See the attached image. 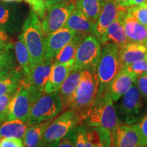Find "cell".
I'll list each match as a JSON object with an SVG mask.
<instances>
[{"mask_svg": "<svg viewBox=\"0 0 147 147\" xmlns=\"http://www.w3.org/2000/svg\"><path fill=\"white\" fill-rule=\"evenodd\" d=\"M30 6L32 11L34 12L40 19L45 17L47 11L45 0H25Z\"/></svg>", "mask_w": 147, "mask_h": 147, "instance_id": "836d02e7", "label": "cell"}, {"mask_svg": "<svg viewBox=\"0 0 147 147\" xmlns=\"http://www.w3.org/2000/svg\"><path fill=\"white\" fill-rule=\"evenodd\" d=\"M136 76L129 73L126 69L122 68L108 87L113 102H116L131 87L135 82Z\"/></svg>", "mask_w": 147, "mask_h": 147, "instance_id": "e0dca14e", "label": "cell"}, {"mask_svg": "<svg viewBox=\"0 0 147 147\" xmlns=\"http://www.w3.org/2000/svg\"><path fill=\"white\" fill-rule=\"evenodd\" d=\"M43 93L29 85L23 77L9 103L8 120L19 119L27 123L33 105Z\"/></svg>", "mask_w": 147, "mask_h": 147, "instance_id": "5b68a950", "label": "cell"}, {"mask_svg": "<svg viewBox=\"0 0 147 147\" xmlns=\"http://www.w3.org/2000/svg\"><path fill=\"white\" fill-rule=\"evenodd\" d=\"M99 92L96 69H83L68 109L80 114L93 104Z\"/></svg>", "mask_w": 147, "mask_h": 147, "instance_id": "8992f818", "label": "cell"}, {"mask_svg": "<svg viewBox=\"0 0 147 147\" xmlns=\"http://www.w3.org/2000/svg\"><path fill=\"white\" fill-rule=\"evenodd\" d=\"M80 125L87 127L103 128L109 131L112 136L120 123L108 89L98 93L93 104L80 113Z\"/></svg>", "mask_w": 147, "mask_h": 147, "instance_id": "6da1fadb", "label": "cell"}, {"mask_svg": "<svg viewBox=\"0 0 147 147\" xmlns=\"http://www.w3.org/2000/svg\"><path fill=\"white\" fill-rule=\"evenodd\" d=\"M12 47V44L0 54V73L12 70L17 67Z\"/></svg>", "mask_w": 147, "mask_h": 147, "instance_id": "f546056e", "label": "cell"}, {"mask_svg": "<svg viewBox=\"0 0 147 147\" xmlns=\"http://www.w3.org/2000/svg\"><path fill=\"white\" fill-rule=\"evenodd\" d=\"M76 34L93 35L94 24L91 23L81 11L75 8L67 20L65 26Z\"/></svg>", "mask_w": 147, "mask_h": 147, "instance_id": "ffe728a7", "label": "cell"}, {"mask_svg": "<svg viewBox=\"0 0 147 147\" xmlns=\"http://www.w3.org/2000/svg\"><path fill=\"white\" fill-rule=\"evenodd\" d=\"M22 32L19 36L23 40L29 51L31 59V68L45 59V37L42 32L40 18L31 10L24 21Z\"/></svg>", "mask_w": 147, "mask_h": 147, "instance_id": "7a4b0ae2", "label": "cell"}, {"mask_svg": "<svg viewBox=\"0 0 147 147\" xmlns=\"http://www.w3.org/2000/svg\"><path fill=\"white\" fill-rule=\"evenodd\" d=\"M28 127L26 122L19 119L5 121L0 125V138H16L23 140Z\"/></svg>", "mask_w": 147, "mask_h": 147, "instance_id": "cb8c5ba5", "label": "cell"}, {"mask_svg": "<svg viewBox=\"0 0 147 147\" xmlns=\"http://www.w3.org/2000/svg\"><path fill=\"white\" fill-rule=\"evenodd\" d=\"M53 119L29 126L23 139L25 146L40 147L43 134Z\"/></svg>", "mask_w": 147, "mask_h": 147, "instance_id": "d4e9b609", "label": "cell"}, {"mask_svg": "<svg viewBox=\"0 0 147 147\" xmlns=\"http://www.w3.org/2000/svg\"><path fill=\"white\" fill-rule=\"evenodd\" d=\"M14 53L18 66L23 71L24 76L28 75L31 69V59L29 51L23 40L18 36V40L14 44Z\"/></svg>", "mask_w": 147, "mask_h": 147, "instance_id": "f1b7e54d", "label": "cell"}, {"mask_svg": "<svg viewBox=\"0 0 147 147\" xmlns=\"http://www.w3.org/2000/svg\"><path fill=\"white\" fill-rule=\"evenodd\" d=\"M86 147H114L113 136L101 127H87Z\"/></svg>", "mask_w": 147, "mask_h": 147, "instance_id": "7402d4cb", "label": "cell"}, {"mask_svg": "<svg viewBox=\"0 0 147 147\" xmlns=\"http://www.w3.org/2000/svg\"><path fill=\"white\" fill-rule=\"evenodd\" d=\"M74 67V59L65 63H53L50 75L45 87V93H51L58 91Z\"/></svg>", "mask_w": 147, "mask_h": 147, "instance_id": "9a60e30c", "label": "cell"}, {"mask_svg": "<svg viewBox=\"0 0 147 147\" xmlns=\"http://www.w3.org/2000/svg\"><path fill=\"white\" fill-rule=\"evenodd\" d=\"M0 42H1V40H0ZM3 43H4V42H3Z\"/></svg>", "mask_w": 147, "mask_h": 147, "instance_id": "c3c4849f", "label": "cell"}, {"mask_svg": "<svg viewBox=\"0 0 147 147\" xmlns=\"http://www.w3.org/2000/svg\"><path fill=\"white\" fill-rule=\"evenodd\" d=\"M82 70L83 69L74 67L73 70L64 80L59 90V94L61 100L63 110L67 109L69 104H71L74 95L80 81V75Z\"/></svg>", "mask_w": 147, "mask_h": 147, "instance_id": "d6986e66", "label": "cell"}, {"mask_svg": "<svg viewBox=\"0 0 147 147\" xmlns=\"http://www.w3.org/2000/svg\"><path fill=\"white\" fill-rule=\"evenodd\" d=\"M63 110L59 91L51 93H44L33 105L27 121V125L51 120Z\"/></svg>", "mask_w": 147, "mask_h": 147, "instance_id": "52a82bcc", "label": "cell"}, {"mask_svg": "<svg viewBox=\"0 0 147 147\" xmlns=\"http://www.w3.org/2000/svg\"><path fill=\"white\" fill-rule=\"evenodd\" d=\"M117 4L121 5V6L127 7L128 0H116Z\"/></svg>", "mask_w": 147, "mask_h": 147, "instance_id": "7bdbcfd3", "label": "cell"}, {"mask_svg": "<svg viewBox=\"0 0 147 147\" xmlns=\"http://www.w3.org/2000/svg\"><path fill=\"white\" fill-rule=\"evenodd\" d=\"M23 16L16 5L0 3V30L7 34L14 35L22 29Z\"/></svg>", "mask_w": 147, "mask_h": 147, "instance_id": "7c38bea8", "label": "cell"}, {"mask_svg": "<svg viewBox=\"0 0 147 147\" xmlns=\"http://www.w3.org/2000/svg\"><path fill=\"white\" fill-rule=\"evenodd\" d=\"M52 65L53 59H45L33 66L28 75L24 78L29 85L45 93V87L50 75Z\"/></svg>", "mask_w": 147, "mask_h": 147, "instance_id": "2e32d148", "label": "cell"}, {"mask_svg": "<svg viewBox=\"0 0 147 147\" xmlns=\"http://www.w3.org/2000/svg\"><path fill=\"white\" fill-rule=\"evenodd\" d=\"M123 17H119L112 22L108 27L106 34V43L112 42L119 49L129 43L123 24Z\"/></svg>", "mask_w": 147, "mask_h": 147, "instance_id": "603a6c76", "label": "cell"}, {"mask_svg": "<svg viewBox=\"0 0 147 147\" xmlns=\"http://www.w3.org/2000/svg\"><path fill=\"white\" fill-rule=\"evenodd\" d=\"M114 147H141L136 124L119 123L113 135Z\"/></svg>", "mask_w": 147, "mask_h": 147, "instance_id": "5bb4252c", "label": "cell"}, {"mask_svg": "<svg viewBox=\"0 0 147 147\" xmlns=\"http://www.w3.org/2000/svg\"><path fill=\"white\" fill-rule=\"evenodd\" d=\"M76 127L74 128L71 131H69L67 135L62 138L61 139L56 141L49 145L48 147H74Z\"/></svg>", "mask_w": 147, "mask_h": 147, "instance_id": "e575fe53", "label": "cell"}, {"mask_svg": "<svg viewBox=\"0 0 147 147\" xmlns=\"http://www.w3.org/2000/svg\"><path fill=\"white\" fill-rule=\"evenodd\" d=\"M102 45L96 37L87 35L79 45L74 58V68L96 69L100 58Z\"/></svg>", "mask_w": 147, "mask_h": 147, "instance_id": "9c48e42d", "label": "cell"}, {"mask_svg": "<svg viewBox=\"0 0 147 147\" xmlns=\"http://www.w3.org/2000/svg\"><path fill=\"white\" fill-rule=\"evenodd\" d=\"M123 68L126 69L129 72L136 77L147 73V58L136 61Z\"/></svg>", "mask_w": 147, "mask_h": 147, "instance_id": "1f68e13d", "label": "cell"}, {"mask_svg": "<svg viewBox=\"0 0 147 147\" xmlns=\"http://www.w3.org/2000/svg\"><path fill=\"white\" fill-rule=\"evenodd\" d=\"M140 136V142L141 147H144L147 144V113L138 123H135Z\"/></svg>", "mask_w": 147, "mask_h": 147, "instance_id": "d590c367", "label": "cell"}, {"mask_svg": "<svg viewBox=\"0 0 147 147\" xmlns=\"http://www.w3.org/2000/svg\"><path fill=\"white\" fill-rule=\"evenodd\" d=\"M76 8V0H69L47 8L42 18V32L45 37L65 26L73 10Z\"/></svg>", "mask_w": 147, "mask_h": 147, "instance_id": "30bf717a", "label": "cell"}, {"mask_svg": "<svg viewBox=\"0 0 147 147\" xmlns=\"http://www.w3.org/2000/svg\"><path fill=\"white\" fill-rule=\"evenodd\" d=\"M86 131L87 127L82 125L76 127L74 147H86Z\"/></svg>", "mask_w": 147, "mask_h": 147, "instance_id": "8d00e7d4", "label": "cell"}, {"mask_svg": "<svg viewBox=\"0 0 147 147\" xmlns=\"http://www.w3.org/2000/svg\"><path fill=\"white\" fill-rule=\"evenodd\" d=\"M147 58V46L129 42L120 49V59L123 67L136 61Z\"/></svg>", "mask_w": 147, "mask_h": 147, "instance_id": "44dd1931", "label": "cell"}, {"mask_svg": "<svg viewBox=\"0 0 147 147\" xmlns=\"http://www.w3.org/2000/svg\"><path fill=\"white\" fill-rule=\"evenodd\" d=\"M144 147H147V144H146V146H144Z\"/></svg>", "mask_w": 147, "mask_h": 147, "instance_id": "7dc6e473", "label": "cell"}, {"mask_svg": "<svg viewBox=\"0 0 147 147\" xmlns=\"http://www.w3.org/2000/svg\"><path fill=\"white\" fill-rule=\"evenodd\" d=\"M0 147H25L22 139L16 138H0Z\"/></svg>", "mask_w": 147, "mask_h": 147, "instance_id": "74e56055", "label": "cell"}, {"mask_svg": "<svg viewBox=\"0 0 147 147\" xmlns=\"http://www.w3.org/2000/svg\"><path fill=\"white\" fill-rule=\"evenodd\" d=\"M116 102L115 108L117 118L124 123L135 124L146 115L144 110H146L147 101L135 82Z\"/></svg>", "mask_w": 147, "mask_h": 147, "instance_id": "3957f363", "label": "cell"}, {"mask_svg": "<svg viewBox=\"0 0 147 147\" xmlns=\"http://www.w3.org/2000/svg\"><path fill=\"white\" fill-rule=\"evenodd\" d=\"M23 77V70L19 66H17L0 78V97L15 91Z\"/></svg>", "mask_w": 147, "mask_h": 147, "instance_id": "484cf974", "label": "cell"}, {"mask_svg": "<svg viewBox=\"0 0 147 147\" xmlns=\"http://www.w3.org/2000/svg\"><path fill=\"white\" fill-rule=\"evenodd\" d=\"M135 84L147 101V73L137 76L135 80Z\"/></svg>", "mask_w": 147, "mask_h": 147, "instance_id": "f35d334b", "label": "cell"}, {"mask_svg": "<svg viewBox=\"0 0 147 147\" xmlns=\"http://www.w3.org/2000/svg\"><path fill=\"white\" fill-rule=\"evenodd\" d=\"M146 5H147V0H146Z\"/></svg>", "mask_w": 147, "mask_h": 147, "instance_id": "bcb514c9", "label": "cell"}, {"mask_svg": "<svg viewBox=\"0 0 147 147\" xmlns=\"http://www.w3.org/2000/svg\"><path fill=\"white\" fill-rule=\"evenodd\" d=\"M84 36H85L80 34L75 35L72 39L53 59V63H62L74 59L78 46Z\"/></svg>", "mask_w": 147, "mask_h": 147, "instance_id": "83f0119b", "label": "cell"}, {"mask_svg": "<svg viewBox=\"0 0 147 147\" xmlns=\"http://www.w3.org/2000/svg\"><path fill=\"white\" fill-rule=\"evenodd\" d=\"M76 1H78V0H76Z\"/></svg>", "mask_w": 147, "mask_h": 147, "instance_id": "681fc988", "label": "cell"}, {"mask_svg": "<svg viewBox=\"0 0 147 147\" xmlns=\"http://www.w3.org/2000/svg\"><path fill=\"white\" fill-rule=\"evenodd\" d=\"M146 0H128L127 7L144 4L146 3Z\"/></svg>", "mask_w": 147, "mask_h": 147, "instance_id": "60d3db41", "label": "cell"}, {"mask_svg": "<svg viewBox=\"0 0 147 147\" xmlns=\"http://www.w3.org/2000/svg\"><path fill=\"white\" fill-rule=\"evenodd\" d=\"M104 1L105 0H78L76 1V8L95 24L102 12Z\"/></svg>", "mask_w": 147, "mask_h": 147, "instance_id": "4316f807", "label": "cell"}, {"mask_svg": "<svg viewBox=\"0 0 147 147\" xmlns=\"http://www.w3.org/2000/svg\"><path fill=\"white\" fill-rule=\"evenodd\" d=\"M69 1V0H45L47 8H49V7L53 6V5H54L65 2V1Z\"/></svg>", "mask_w": 147, "mask_h": 147, "instance_id": "ab89813d", "label": "cell"}, {"mask_svg": "<svg viewBox=\"0 0 147 147\" xmlns=\"http://www.w3.org/2000/svg\"><path fill=\"white\" fill-rule=\"evenodd\" d=\"M128 12L147 28V5L146 3L128 7Z\"/></svg>", "mask_w": 147, "mask_h": 147, "instance_id": "4dcf8cb0", "label": "cell"}, {"mask_svg": "<svg viewBox=\"0 0 147 147\" xmlns=\"http://www.w3.org/2000/svg\"><path fill=\"white\" fill-rule=\"evenodd\" d=\"M122 69L120 49L115 44L108 42L102 45L96 74L99 82V92L107 89L112 80Z\"/></svg>", "mask_w": 147, "mask_h": 147, "instance_id": "277c9868", "label": "cell"}, {"mask_svg": "<svg viewBox=\"0 0 147 147\" xmlns=\"http://www.w3.org/2000/svg\"><path fill=\"white\" fill-rule=\"evenodd\" d=\"M128 12V7L121 6L116 0H105L102 10L94 24L93 35L102 45L106 44V34L112 22L119 17H124Z\"/></svg>", "mask_w": 147, "mask_h": 147, "instance_id": "8fae6325", "label": "cell"}, {"mask_svg": "<svg viewBox=\"0 0 147 147\" xmlns=\"http://www.w3.org/2000/svg\"><path fill=\"white\" fill-rule=\"evenodd\" d=\"M15 91L10 92V93L0 97V123H2L8 120L9 103H10L12 97H13Z\"/></svg>", "mask_w": 147, "mask_h": 147, "instance_id": "d6a6232c", "label": "cell"}, {"mask_svg": "<svg viewBox=\"0 0 147 147\" xmlns=\"http://www.w3.org/2000/svg\"><path fill=\"white\" fill-rule=\"evenodd\" d=\"M126 36L130 42L147 46V28L127 12L123 19Z\"/></svg>", "mask_w": 147, "mask_h": 147, "instance_id": "ac0fdd59", "label": "cell"}, {"mask_svg": "<svg viewBox=\"0 0 147 147\" xmlns=\"http://www.w3.org/2000/svg\"><path fill=\"white\" fill-rule=\"evenodd\" d=\"M0 125H1V123H0Z\"/></svg>", "mask_w": 147, "mask_h": 147, "instance_id": "f907efd6", "label": "cell"}, {"mask_svg": "<svg viewBox=\"0 0 147 147\" xmlns=\"http://www.w3.org/2000/svg\"><path fill=\"white\" fill-rule=\"evenodd\" d=\"M5 3H12V2H21L23 0H1Z\"/></svg>", "mask_w": 147, "mask_h": 147, "instance_id": "ee69618b", "label": "cell"}, {"mask_svg": "<svg viewBox=\"0 0 147 147\" xmlns=\"http://www.w3.org/2000/svg\"><path fill=\"white\" fill-rule=\"evenodd\" d=\"M76 34L63 27L45 37V59H53Z\"/></svg>", "mask_w": 147, "mask_h": 147, "instance_id": "4fadbf2b", "label": "cell"}, {"mask_svg": "<svg viewBox=\"0 0 147 147\" xmlns=\"http://www.w3.org/2000/svg\"><path fill=\"white\" fill-rule=\"evenodd\" d=\"M80 123V114L71 109L66 110L53 119L43 134L40 147H48L61 139Z\"/></svg>", "mask_w": 147, "mask_h": 147, "instance_id": "ba28073f", "label": "cell"}, {"mask_svg": "<svg viewBox=\"0 0 147 147\" xmlns=\"http://www.w3.org/2000/svg\"><path fill=\"white\" fill-rule=\"evenodd\" d=\"M10 71H3V72L0 73V78H2V77H3V76H5V75L7 73H8Z\"/></svg>", "mask_w": 147, "mask_h": 147, "instance_id": "f6af8a7d", "label": "cell"}, {"mask_svg": "<svg viewBox=\"0 0 147 147\" xmlns=\"http://www.w3.org/2000/svg\"><path fill=\"white\" fill-rule=\"evenodd\" d=\"M10 45H12V43L6 44L3 43V42H0V54L2 52H3V51H4Z\"/></svg>", "mask_w": 147, "mask_h": 147, "instance_id": "b9f144b4", "label": "cell"}]
</instances>
